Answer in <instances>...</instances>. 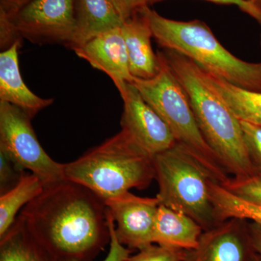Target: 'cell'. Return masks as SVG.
Returning <instances> with one entry per match:
<instances>
[{
  "mask_svg": "<svg viewBox=\"0 0 261 261\" xmlns=\"http://www.w3.org/2000/svg\"><path fill=\"white\" fill-rule=\"evenodd\" d=\"M19 216L55 260L92 261L111 243L105 200L69 180L44 185Z\"/></svg>",
  "mask_w": 261,
  "mask_h": 261,
  "instance_id": "6da1fadb",
  "label": "cell"
},
{
  "mask_svg": "<svg viewBox=\"0 0 261 261\" xmlns=\"http://www.w3.org/2000/svg\"><path fill=\"white\" fill-rule=\"evenodd\" d=\"M161 53L186 89L201 133L225 171L233 177L255 173L241 122L207 82L202 68L177 51Z\"/></svg>",
  "mask_w": 261,
  "mask_h": 261,
  "instance_id": "7a4b0ae2",
  "label": "cell"
},
{
  "mask_svg": "<svg viewBox=\"0 0 261 261\" xmlns=\"http://www.w3.org/2000/svg\"><path fill=\"white\" fill-rule=\"evenodd\" d=\"M139 12L148 22L152 37L163 49L177 51L233 85L261 92V63H250L233 56L202 20L165 18L149 5Z\"/></svg>",
  "mask_w": 261,
  "mask_h": 261,
  "instance_id": "3957f363",
  "label": "cell"
},
{
  "mask_svg": "<svg viewBox=\"0 0 261 261\" xmlns=\"http://www.w3.org/2000/svg\"><path fill=\"white\" fill-rule=\"evenodd\" d=\"M65 179L80 184L103 200L132 189L144 190L155 178L153 157L125 130L65 163Z\"/></svg>",
  "mask_w": 261,
  "mask_h": 261,
  "instance_id": "277c9868",
  "label": "cell"
},
{
  "mask_svg": "<svg viewBox=\"0 0 261 261\" xmlns=\"http://www.w3.org/2000/svg\"><path fill=\"white\" fill-rule=\"evenodd\" d=\"M157 54L160 63L157 74L147 80L134 78L132 84L166 122L177 143L189 149L216 181L224 183L229 176L201 133L186 89L161 51Z\"/></svg>",
  "mask_w": 261,
  "mask_h": 261,
  "instance_id": "5b68a950",
  "label": "cell"
},
{
  "mask_svg": "<svg viewBox=\"0 0 261 261\" xmlns=\"http://www.w3.org/2000/svg\"><path fill=\"white\" fill-rule=\"evenodd\" d=\"M153 161L161 205L187 215L204 231L219 224L210 196V182L216 180L189 149L176 143Z\"/></svg>",
  "mask_w": 261,
  "mask_h": 261,
  "instance_id": "8992f818",
  "label": "cell"
},
{
  "mask_svg": "<svg viewBox=\"0 0 261 261\" xmlns=\"http://www.w3.org/2000/svg\"><path fill=\"white\" fill-rule=\"evenodd\" d=\"M75 0H32L10 18L0 15L2 51L23 39L70 48L75 32Z\"/></svg>",
  "mask_w": 261,
  "mask_h": 261,
  "instance_id": "52a82bcc",
  "label": "cell"
},
{
  "mask_svg": "<svg viewBox=\"0 0 261 261\" xmlns=\"http://www.w3.org/2000/svg\"><path fill=\"white\" fill-rule=\"evenodd\" d=\"M32 120L18 108L0 102V152L36 175L44 185L65 179L64 164L51 159L42 148Z\"/></svg>",
  "mask_w": 261,
  "mask_h": 261,
  "instance_id": "ba28073f",
  "label": "cell"
},
{
  "mask_svg": "<svg viewBox=\"0 0 261 261\" xmlns=\"http://www.w3.org/2000/svg\"><path fill=\"white\" fill-rule=\"evenodd\" d=\"M120 94L123 101L122 129L146 152L154 157L177 143L166 122L142 98L133 84H127Z\"/></svg>",
  "mask_w": 261,
  "mask_h": 261,
  "instance_id": "9c48e42d",
  "label": "cell"
},
{
  "mask_svg": "<svg viewBox=\"0 0 261 261\" xmlns=\"http://www.w3.org/2000/svg\"><path fill=\"white\" fill-rule=\"evenodd\" d=\"M105 202L116 223V233L120 243L137 250L153 244L154 222L161 205L157 197H139L127 192Z\"/></svg>",
  "mask_w": 261,
  "mask_h": 261,
  "instance_id": "30bf717a",
  "label": "cell"
},
{
  "mask_svg": "<svg viewBox=\"0 0 261 261\" xmlns=\"http://www.w3.org/2000/svg\"><path fill=\"white\" fill-rule=\"evenodd\" d=\"M241 221L228 220L204 231L198 247L186 251L185 261H253L257 252Z\"/></svg>",
  "mask_w": 261,
  "mask_h": 261,
  "instance_id": "8fae6325",
  "label": "cell"
},
{
  "mask_svg": "<svg viewBox=\"0 0 261 261\" xmlns=\"http://www.w3.org/2000/svg\"><path fill=\"white\" fill-rule=\"evenodd\" d=\"M73 50L79 58L107 74L120 94L127 84L133 82L121 27L100 34Z\"/></svg>",
  "mask_w": 261,
  "mask_h": 261,
  "instance_id": "7c38bea8",
  "label": "cell"
},
{
  "mask_svg": "<svg viewBox=\"0 0 261 261\" xmlns=\"http://www.w3.org/2000/svg\"><path fill=\"white\" fill-rule=\"evenodd\" d=\"M20 42H15L0 53V102L10 103L33 118L51 106L54 99L36 95L24 83L18 63Z\"/></svg>",
  "mask_w": 261,
  "mask_h": 261,
  "instance_id": "4fadbf2b",
  "label": "cell"
},
{
  "mask_svg": "<svg viewBox=\"0 0 261 261\" xmlns=\"http://www.w3.org/2000/svg\"><path fill=\"white\" fill-rule=\"evenodd\" d=\"M122 34L126 44L130 73L133 78L147 80L159 72L157 53L152 47V32L148 22L140 12L124 20Z\"/></svg>",
  "mask_w": 261,
  "mask_h": 261,
  "instance_id": "5bb4252c",
  "label": "cell"
},
{
  "mask_svg": "<svg viewBox=\"0 0 261 261\" xmlns=\"http://www.w3.org/2000/svg\"><path fill=\"white\" fill-rule=\"evenodd\" d=\"M204 230L187 215L160 205L154 222L153 244L173 250L191 251L198 247Z\"/></svg>",
  "mask_w": 261,
  "mask_h": 261,
  "instance_id": "9a60e30c",
  "label": "cell"
},
{
  "mask_svg": "<svg viewBox=\"0 0 261 261\" xmlns=\"http://www.w3.org/2000/svg\"><path fill=\"white\" fill-rule=\"evenodd\" d=\"M75 32L70 49L121 27L124 22L111 0H75Z\"/></svg>",
  "mask_w": 261,
  "mask_h": 261,
  "instance_id": "2e32d148",
  "label": "cell"
},
{
  "mask_svg": "<svg viewBox=\"0 0 261 261\" xmlns=\"http://www.w3.org/2000/svg\"><path fill=\"white\" fill-rule=\"evenodd\" d=\"M206 80L240 121L261 126V92L240 88L202 69Z\"/></svg>",
  "mask_w": 261,
  "mask_h": 261,
  "instance_id": "e0dca14e",
  "label": "cell"
},
{
  "mask_svg": "<svg viewBox=\"0 0 261 261\" xmlns=\"http://www.w3.org/2000/svg\"><path fill=\"white\" fill-rule=\"evenodd\" d=\"M0 261H56L33 238L20 216L0 237Z\"/></svg>",
  "mask_w": 261,
  "mask_h": 261,
  "instance_id": "ac0fdd59",
  "label": "cell"
},
{
  "mask_svg": "<svg viewBox=\"0 0 261 261\" xmlns=\"http://www.w3.org/2000/svg\"><path fill=\"white\" fill-rule=\"evenodd\" d=\"M210 196L216 223L230 219L252 221L261 226V204L245 200L219 182H210Z\"/></svg>",
  "mask_w": 261,
  "mask_h": 261,
  "instance_id": "d6986e66",
  "label": "cell"
},
{
  "mask_svg": "<svg viewBox=\"0 0 261 261\" xmlns=\"http://www.w3.org/2000/svg\"><path fill=\"white\" fill-rule=\"evenodd\" d=\"M44 183L32 173H24L16 186L0 195V237L14 224L16 215L42 192Z\"/></svg>",
  "mask_w": 261,
  "mask_h": 261,
  "instance_id": "ffe728a7",
  "label": "cell"
},
{
  "mask_svg": "<svg viewBox=\"0 0 261 261\" xmlns=\"http://www.w3.org/2000/svg\"><path fill=\"white\" fill-rule=\"evenodd\" d=\"M221 185L245 200L261 204V173H255L243 177H230Z\"/></svg>",
  "mask_w": 261,
  "mask_h": 261,
  "instance_id": "44dd1931",
  "label": "cell"
},
{
  "mask_svg": "<svg viewBox=\"0 0 261 261\" xmlns=\"http://www.w3.org/2000/svg\"><path fill=\"white\" fill-rule=\"evenodd\" d=\"M138 251L135 255H130L126 261H185L186 257V251L173 250L156 244Z\"/></svg>",
  "mask_w": 261,
  "mask_h": 261,
  "instance_id": "7402d4cb",
  "label": "cell"
},
{
  "mask_svg": "<svg viewBox=\"0 0 261 261\" xmlns=\"http://www.w3.org/2000/svg\"><path fill=\"white\" fill-rule=\"evenodd\" d=\"M240 122L247 152L255 172L261 173V126L247 122Z\"/></svg>",
  "mask_w": 261,
  "mask_h": 261,
  "instance_id": "603a6c76",
  "label": "cell"
},
{
  "mask_svg": "<svg viewBox=\"0 0 261 261\" xmlns=\"http://www.w3.org/2000/svg\"><path fill=\"white\" fill-rule=\"evenodd\" d=\"M25 169L0 152V193L3 194L18 185Z\"/></svg>",
  "mask_w": 261,
  "mask_h": 261,
  "instance_id": "cb8c5ba5",
  "label": "cell"
},
{
  "mask_svg": "<svg viewBox=\"0 0 261 261\" xmlns=\"http://www.w3.org/2000/svg\"><path fill=\"white\" fill-rule=\"evenodd\" d=\"M108 209V208H107ZM108 221L111 231V243H110L109 252L107 256L103 261H126L130 256V250L125 247L118 241L116 233V226L112 216L108 210ZM73 261V260H56Z\"/></svg>",
  "mask_w": 261,
  "mask_h": 261,
  "instance_id": "d4e9b609",
  "label": "cell"
},
{
  "mask_svg": "<svg viewBox=\"0 0 261 261\" xmlns=\"http://www.w3.org/2000/svg\"><path fill=\"white\" fill-rule=\"evenodd\" d=\"M162 1L165 0H149V5ZM205 1L211 2L218 5L237 6L242 12L255 19L257 23L259 24L261 23V11L245 0H205Z\"/></svg>",
  "mask_w": 261,
  "mask_h": 261,
  "instance_id": "484cf974",
  "label": "cell"
},
{
  "mask_svg": "<svg viewBox=\"0 0 261 261\" xmlns=\"http://www.w3.org/2000/svg\"><path fill=\"white\" fill-rule=\"evenodd\" d=\"M123 20L133 16L144 7L149 5V0H111Z\"/></svg>",
  "mask_w": 261,
  "mask_h": 261,
  "instance_id": "4316f807",
  "label": "cell"
},
{
  "mask_svg": "<svg viewBox=\"0 0 261 261\" xmlns=\"http://www.w3.org/2000/svg\"><path fill=\"white\" fill-rule=\"evenodd\" d=\"M32 0H0V15L10 18Z\"/></svg>",
  "mask_w": 261,
  "mask_h": 261,
  "instance_id": "83f0119b",
  "label": "cell"
},
{
  "mask_svg": "<svg viewBox=\"0 0 261 261\" xmlns=\"http://www.w3.org/2000/svg\"><path fill=\"white\" fill-rule=\"evenodd\" d=\"M247 228L254 250L261 256V226L252 222L247 225Z\"/></svg>",
  "mask_w": 261,
  "mask_h": 261,
  "instance_id": "f1b7e54d",
  "label": "cell"
},
{
  "mask_svg": "<svg viewBox=\"0 0 261 261\" xmlns=\"http://www.w3.org/2000/svg\"><path fill=\"white\" fill-rule=\"evenodd\" d=\"M261 11V0H245Z\"/></svg>",
  "mask_w": 261,
  "mask_h": 261,
  "instance_id": "f546056e",
  "label": "cell"
},
{
  "mask_svg": "<svg viewBox=\"0 0 261 261\" xmlns=\"http://www.w3.org/2000/svg\"><path fill=\"white\" fill-rule=\"evenodd\" d=\"M253 261H261V256L258 254H256L255 255V258H254Z\"/></svg>",
  "mask_w": 261,
  "mask_h": 261,
  "instance_id": "4dcf8cb0",
  "label": "cell"
},
{
  "mask_svg": "<svg viewBox=\"0 0 261 261\" xmlns=\"http://www.w3.org/2000/svg\"><path fill=\"white\" fill-rule=\"evenodd\" d=\"M260 25L261 27V23H260ZM260 47H261V33H260Z\"/></svg>",
  "mask_w": 261,
  "mask_h": 261,
  "instance_id": "1f68e13d",
  "label": "cell"
}]
</instances>
